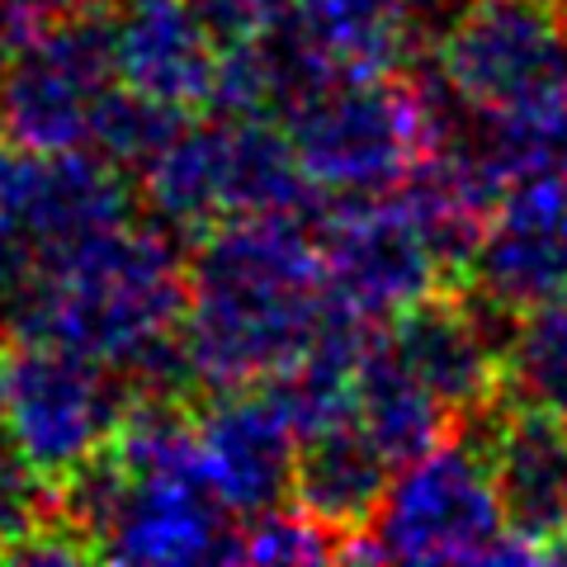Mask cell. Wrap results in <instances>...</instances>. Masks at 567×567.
<instances>
[{
    "mask_svg": "<svg viewBox=\"0 0 567 567\" xmlns=\"http://www.w3.org/2000/svg\"><path fill=\"white\" fill-rule=\"evenodd\" d=\"M185 350L204 393L260 388L312 346L331 308L312 218H227L185 265Z\"/></svg>",
    "mask_w": 567,
    "mask_h": 567,
    "instance_id": "1",
    "label": "cell"
},
{
    "mask_svg": "<svg viewBox=\"0 0 567 567\" xmlns=\"http://www.w3.org/2000/svg\"><path fill=\"white\" fill-rule=\"evenodd\" d=\"M189 246L166 223H114L48 251L0 308L14 346H66L104 364H133L181 331L189 303Z\"/></svg>",
    "mask_w": 567,
    "mask_h": 567,
    "instance_id": "2",
    "label": "cell"
},
{
    "mask_svg": "<svg viewBox=\"0 0 567 567\" xmlns=\"http://www.w3.org/2000/svg\"><path fill=\"white\" fill-rule=\"evenodd\" d=\"M464 114H454L445 85L431 76H341L322 95L284 118L298 166L308 171L317 194H393L406 171L450 133Z\"/></svg>",
    "mask_w": 567,
    "mask_h": 567,
    "instance_id": "3",
    "label": "cell"
},
{
    "mask_svg": "<svg viewBox=\"0 0 567 567\" xmlns=\"http://www.w3.org/2000/svg\"><path fill=\"white\" fill-rule=\"evenodd\" d=\"M346 558L393 563H529L535 548L506 529L483 445L464 431L393 468L383 502Z\"/></svg>",
    "mask_w": 567,
    "mask_h": 567,
    "instance_id": "4",
    "label": "cell"
},
{
    "mask_svg": "<svg viewBox=\"0 0 567 567\" xmlns=\"http://www.w3.org/2000/svg\"><path fill=\"white\" fill-rule=\"evenodd\" d=\"M431 66L464 118L567 114V6L468 0L440 29Z\"/></svg>",
    "mask_w": 567,
    "mask_h": 567,
    "instance_id": "5",
    "label": "cell"
},
{
    "mask_svg": "<svg viewBox=\"0 0 567 567\" xmlns=\"http://www.w3.org/2000/svg\"><path fill=\"white\" fill-rule=\"evenodd\" d=\"M128 402V379L114 364L66 346H20V354H10L0 431L52 487H62L81 464L110 450Z\"/></svg>",
    "mask_w": 567,
    "mask_h": 567,
    "instance_id": "6",
    "label": "cell"
},
{
    "mask_svg": "<svg viewBox=\"0 0 567 567\" xmlns=\"http://www.w3.org/2000/svg\"><path fill=\"white\" fill-rule=\"evenodd\" d=\"M118 85L110 6L58 20L0 76V137L20 152L91 147L95 114Z\"/></svg>",
    "mask_w": 567,
    "mask_h": 567,
    "instance_id": "7",
    "label": "cell"
},
{
    "mask_svg": "<svg viewBox=\"0 0 567 567\" xmlns=\"http://www.w3.org/2000/svg\"><path fill=\"white\" fill-rule=\"evenodd\" d=\"M312 223L331 298L374 327L450 284L398 194H350Z\"/></svg>",
    "mask_w": 567,
    "mask_h": 567,
    "instance_id": "8",
    "label": "cell"
},
{
    "mask_svg": "<svg viewBox=\"0 0 567 567\" xmlns=\"http://www.w3.org/2000/svg\"><path fill=\"white\" fill-rule=\"evenodd\" d=\"M137 208V181L95 152H20L0 189V233L24 241L33 256L128 223Z\"/></svg>",
    "mask_w": 567,
    "mask_h": 567,
    "instance_id": "9",
    "label": "cell"
},
{
    "mask_svg": "<svg viewBox=\"0 0 567 567\" xmlns=\"http://www.w3.org/2000/svg\"><path fill=\"white\" fill-rule=\"evenodd\" d=\"M464 284L511 317L567 293V175H529L496 199Z\"/></svg>",
    "mask_w": 567,
    "mask_h": 567,
    "instance_id": "10",
    "label": "cell"
},
{
    "mask_svg": "<svg viewBox=\"0 0 567 567\" xmlns=\"http://www.w3.org/2000/svg\"><path fill=\"white\" fill-rule=\"evenodd\" d=\"M464 431L487 454L506 529L544 558L567 535V416L502 398Z\"/></svg>",
    "mask_w": 567,
    "mask_h": 567,
    "instance_id": "11",
    "label": "cell"
},
{
    "mask_svg": "<svg viewBox=\"0 0 567 567\" xmlns=\"http://www.w3.org/2000/svg\"><path fill=\"white\" fill-rule=\"evenodd\" d=\"M194 435L213 492L237 520L289 502L298 435L265 388L204 393L194 406Z\"/></svg>",
    "mask_w": 567,
    "mask_h": 567,
    "instance_id": "12",
    "label": "cell"
},
{
    "mask_svg": "<svg viewBox=\"0 0 567 567\" xmlns=\"http://www.w3.org/2000/svg\"><path fill=\"white\" fill-rule=\"evenodd\" d=\"M118 81L166 104H208L218 48L189 0H110Z\"/></svg>",
    "mask_w": 567,
    "mask_h": 567,
    "instance_id": "13",
    "label": "cell"
},
{
    "mask_svg": "<svg viewBox=\"0 0 567 567\" xmlns=\"http://www.w3.org/2000/svg\"><path fill=\"white\" fill-rule=\"evenodd\" d=\"M388 483H393V464L379 454L354 416L298 440L289 496L341 544V558L374 520Z\"/></svg>",
    "mask_w": 567,
    "mask_h": 567,
    "instance_id": "14",
    "label": "cell"
},
{
    "mask_svg": "<svg viewBox=\"0 0 567 567\" xmlns=\"http://www.w3.org/2000/svg\"><path fill=\"white\" fill-rule=\"evenodd\" d=\"M435 0H293L298 29L327 52L341 76H388L402 71L425 33Z\"/></svg>",
    "mask_w": 567,
    "mask_h": 567,
    "instance_id": "15",
    "label": "cell"
},
{
    "mask_svg": "<svg viewBox=\"0 0 567 567\" xmlns=\"http://www.w3.org/2000/svg\"><path fill=\"white\" fill-rule=\"evenodd\" d=\"M354 421L393 468L440 445L454 425V416L425 393V383L383 341V322L369 336L360 369H354Z\"/></svg>",
    "mask_w": 567,
    "mask_h": 567,
    "instance_id": "16",
    "label": "cell"
},
{
    "mask_svg": "<svg viewBox=\"0 0 567 567\" xmlns=\"http://www.w3.org/2000/svg\"><path fill=\"white\" fill-rule=\"evenodd\" d=\"M502 398L567 416V293L516 312L502 341Z\"/></svg>",
    "mask_w": 567,
    "mask_h": 567,
    "instance_id": "17",
    "label": "cell"
},
{
    "mask_svg": "<svg viewBox=\"0 0 567 567\" xmlns=\"http://www.w3.org/2000/svg\"><path fill=\"white\" fill-rule=\"evenodd\" d=\"M185 114L189 110H181V104L152 100V95H142V91H133V85L118 81L110 91V100L100 104L95 133H91V147H85V152L104 156L110 166L128 171L137 181V175L171 147V137L189 123Z\"/></svg>",
    "mask_w": 567,
    "mask_h": 567,
    "instance_id": "18",
    "label": "cell"
},
{
    "mask_svg": "<svg viewBox=\"0 0 567 567\" xmlns=\"http://www.w3.org/2000/svg\"><path fill=\"white\" fill-rule=\"evenodd\" d=\"M322 558H341V544L298 502L265 506L256 516L237 520V563H322Z\"/></svg>",
    "mask_w": 567,
    "mask_h": 567,
    "instance_id": "19",
    "label": "cell"
},
{
    "mask_svg": "<svg viewBox=\"0 0 567 567\" xmlns=\"http://www.w3.org/2000/svg\"><path fill=\"white\" fill-rule=\"evenodd\" d=\"M289 6L293 0H189V10L199 14V24L218 52L260 39L265 29H275L289 14Z\"/></svg>",
    "mask_w": 567,
    "mask_h": 567,
    "instance_id": "20",
    "label": "cell"
},
{
    "mask_svg": "<svg viewBox=\"0 0 567 567\" xmlns=\"http://www.w3.org/2000/svg\"><path fill=\"white\" fill-rule=\"evenodd\" d=\"M6 379H10V354L0 346V412H6Z\"/></svg>",
    "mask_w": 567,
    "mask_h": 567,
    "instance_id": "21",
    "label": "cell"
},
{
    "mask_svg": "<svg viewBox=\"0 0 567 567\" xmlns=\"http://www.w3.org/2000/svg\"><path fill=\"white\" fill-rule=\"evenodd\" d=\"M6 62H10V52H6V48H0V76H6Z\"/></svg>",
    "mask_w": 567,
    "mask_h": 567,
    "instance_id": "22",
    "label": "cell"
}]
</instances>
